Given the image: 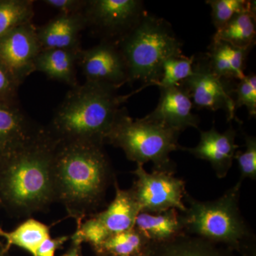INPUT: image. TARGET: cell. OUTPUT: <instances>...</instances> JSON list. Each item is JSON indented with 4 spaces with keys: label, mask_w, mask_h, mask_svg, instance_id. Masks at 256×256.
Segmentation results:
<instances>
[{
    "label": "cell",
    "mask_w": 256,
    "mask_h": 256,
    "mask_svg": "<svg viewBox=\"0 0 256 256\" xmlns=\"http://www.w3.org/2000/svg\"><path fill=\"white\" fill-rule=\"evenodd\" d=\"M54 178L56 202L63 205L76 228L96 213L116 180L104 146L60 141L56 148Z\"/></svg>",
    "instance_id": "obj_1"
},
{
    "label": "cell",
    "mask_w": 256,
    "mask_h": 256,
    "mask_svg": "<svg viewBox=\"0 0 256 256\" xmlns=\"http://www.w3.org/2000/svg\"><path fill=\"white\" fill-rule=\"evenodd\" d=\"M57 144L43 128L28 142L3 156L0 192L18 216L31 218L56 202L54 160Z\"/></svg>",
    "instance_id": "obj_2"
},
{
    "label": "cell",
    "mask_w": 256,
    "mask_h": 256,
    "mask_svg": "<svg viewBox=\"0 0 256 256\" xmlns=\"http://www.w3.org/2000/svg\"><path fill=\"white\" fill-rule=\"evenodd\" d=\"M117 88L86 82L66 95L47 128L60 142L106 144L121 106L132 96H120Z\"/></svg>",
    "instance_id": "obj_3"
},
{
    "label": "cell",
    "mask_w": 256,
    "mask_h": 256,
    "mask_svg": "<svg viewBox=\"0 0 256 256\" xmlns=\"http://www.w3.org/2000/svg\"><path fill=\"white\" fill-rule=\"evenodd\" d=\"M242 182L220 198L201 202L186 194L182 214L185 234L224 246L240 256H256V237L239 207Z\"/></svg>",
    "instance_id": "obj_4"
},
{
    "label": "cell",
    "mask_w": 256,
    "mask_h": 256,
    "mask_svg": "<svg viewBox=\"0 0 256 256\" xmlns=\"http://www.w3.org/2000/svg\"><path fill=\"white\" fill-rule=\"evenodd\" d=\"M117 44L127 65L129 84L140 82L141 89L158 86L164 60L182 54V42L170 23L148 12Z\"/></svg>",
    "instance_id": "obj_5"
},
{
    "label": "cell",
    "mask_w": 256,
    "mask_h": 256,
    "mask_svg": "<svg viewBox=\"0 0 256 256\" xmlns=\"http://www.w3.org/2000/svg\"><path fill=\"white\" fill-rule=\"evenodd\" d=\"M181 132L142 118L132 119L122 108L106 140V144L120 148L126 158L137 164L151 162L153 170L174 173L172 152L180 150Z\"/></svg>",
    "instance_id": "obj_6"
},
{
    "label": "cell",
    "mask_w": 256,
    "mask_h": 256,
    "mask_svg": "<svg viewBox=\"0 0 256 256\" xmlns=\"http://www.w3.org/2000/svg\"><path fill=\"white\" fill-rule=\"evenodd\" d=\"M116 196L105 210L94 214L77 227L70 240L88 244L92 250L114 234L130 230L140 212L136 198L130 190L119 188L117 180L114 182Z\"/></svg>",
    "instance_id": "obj_7"
},
{
    "label": "cell",
    "mask_w": 256,
    "mask_h": 256,
    "mask_svg": "<svg viewBox=\"0 0 256 256\" xmlns=\"http://www.w3.org/2000/svg\"><path fill=\"white\" fill-rule=\"evenodd\" d=\"M132 173L136 180L130 190L140 212L158 214L171 208L186 210L183 201L186 194L185 182L175 178L174 173L158 170L149 173L141 164H137Z\"/></svg>",
    "instance_id": "obj_8"
},
{
    "label": "cell",
    "mask_w": 256,
    "mask_h": 256,
    "mask_svg": "<svg viewBox=\"0 0 256 256\" xmlns=\"http://www.w3.org/2000/svg\"><path fill=\"white\" fill-rule=\"evenodd\" d=\"M146 12L141 0H88L84 14L87 26L100 35L102 41L117 44Z\"/></svg>",
    "instance_id": "obj_9"
},
{
    "label": "cell",
    "mask_w": 256,
    "mask_h": 256,
    "mask_svg": "<svg viewBox=\"0 0 256 256\" xmlns=\"http://www.w3.org/2000/svg\"><path fill=\"white\" fill-rule=\"evenodd\" d=\"M234 80L220 78L208 66L204 54L194 58L193 74L182 85L188 90L194 108L212 111L224 110L227 121L232 122L236 118L234 104Z\"/></svg>",
    "instance_id": "obj_10"
},
{
    "label": "cell",
    "mask_w": 256,
    "mask_h": 256,
    "mask_svg": "<svg viewBox=\"0 0 256 256\" xmlns=\"http://www.w3.org/2000/svg\"><path fill=\"white\" fill-rule=\"evenodd\" d=\"M41 50L36 26L25 24L0 38V64L20 85L35 72V62Z\"/></svg>",
    "instance_id": "obj_11"
},
{
    "label": "cell",
    "mask_w": 256,
    "mask_h": 256,
    "mask_svg": "<svg viewBox=\"0 0 256 256\" xmlns=\"http://www.w3.org/2000/svg\"><path fill=\"white\" fill-rule=\"evenodd\" d=\"M77 64L86 82L107 84L117 88L129 84L126 60L114 42L102 41L92 48H82Z\"/></svg>",
    "instance_id": "obj_12"
},
{
    "label": "cell",
    "mask_w": 256,
    "mask_h": 256,
    "mask_svg": "<svg viewBox=\"0 0 256 256\" xmlns=\"http://www.w3.org/2000/svg\"><path fill=\"white\" fill-rule=\"evenodd\" d=\"M159 88L158 106L144 118L181 133L188 128L198 129L200 118L192 112L193 102L186 89L182 84Z\"/></svg>",
    "instance_id": "obj_13"
},
{
    "label": "cell",
    "mask_w": 256,
    "mask_h": 256,
    "mask_svg": "<svg viewBox=\"0 0 256 256\" xmlns=\"http://www.w3.org/2000/svg\"><path fill=\"white\" fill-rule=\"evenodd\" d=\"M236 130L230 126L224 132L214 127L207 131H200V141L194 148L180 146L182 151L188 152L197 159L206 160L212 165L217 178H226L232 168L239 146L236 143Z\"/></svg>",
    "instance_id": "obj_14"
},
{
    "label": "cell",
    "mask_w": 256,
    "mask_h": 256,
    "mask_svg": "<svg viewBox=\"0 0 256 256\" xmlns=\"http://www.w3.org/2000/svg\"><path fill=\"white\" fill-rule=\"evenodd\" d=\"M42 127L32 122L14 101L0 100V152L8 154L36 136Z\"/></svg>",
    "instance_id": "obj_15"
},
{
    "label": "cell",
    "mask_w": 256,
    "mask_h": 256,
    "mask_svg": "<svg viewBox=\"0 0 256 256\" xmlns=\"http://www.w3.org/2000/svg\"><path fill=\"white\" fill-rule=\"evenodd\" d=\"M86 26L84 12L57 15L46 24L36 28L37 37L42 50H80V33Z\"/></svg>",
    "instance_id": "obj_16"
},
{
    "label": "cell",
    "mask_w": 256,
    "mask_h": 256,
    "mask_svg": "<svg viewBox=\"0 0 256 256\" xmlns=\"http://www.w3.org/2000/svg\"><path fill=\"white\" fill-rule=\"evenodd\" d=\"M250 50L212 38L208 52L204 54L210 68L216 75L236 82L242 80L246 76L244 72Z\"/></svg>",
    "instance_id": "obj_17"
},
{
    "label": "cell",
    "mask_w": 256,
    "mask_h": 256,
    "mask_svg": "<svg viewBox=\"0 0 256 256\" xmlns=\"http://www.w3.org/2000/svg\"><path fill=\"white\" fill-rule=\"evenodd\" d=\"M134 228L156 244L168 242L185 234L182 214L175 208L158 214L140 212Z\"/></svg>",
    "instance_id": "obj_18"
},
{
    "label": "cell",
    "mask_w": 256,
    "mask_h": 256,
    "mask_svg": "<svg viewBox=\"0 0 256 256\" xmlns=\"http://www.w3.org/2000/svg\"><path fill=\"white\" fill-rule=\"evenodd\" d=\"M237 252L195 236L183 234L172 240L152 242L150 256H237Z\"/></svg>",
    "instance_id": "obj_19"
},
{
    "label": "cell",
    "mask_w": 256,
    "mask_h": 256,
    "mask_svg": "<svg viewBox=\"0 0 256 256\" xmlns=\"http://www.w3.org/2000/svg\"><path fill=\"white\" fill-rule=\"evenodd\" d=\"M80 50H42L35 62V72H42L52 80L75 86L78 85L76 76V64Z\"/></svg>",
    "instance_id": "obj_20"
},
{
    "label": "cell",
    "mask_w": 256,
    "mask_h": 256,
    "mask_svg": "<svg viewBox=\"0 0 256 256\" xmlns=\"http://www.w3.org/2000/svg\"><path fill=\"white\" fill-rule=\"evenodd\" d=\"M256 10L234 16L223 28L216 31L212 38L222 40L238 48L252 50L256 44Z\"/></svg>",
    "instance_id": "obj_21"
},
{
    "label": "cell",
    "mask_w": 256,
    "mask_h": 256,
    "mask_svg": "<svg viewBox=\"0 0 256 256\" xmlns=\"http://www.w3.org/2000/svg\"><path fill=\"white\" fill-rule=\"evenodd\" d=\"M0 236L6 240V248L16 246L32 256L46 239L50 238V226L33 218H28L11 232L0 228Z\"/></svg>",
    "instance_id": "obj_22"
},
{
    "label": "cell",
    "mask_w": 256,
    "mask_h": 256,
    "mask_svg": "<svg viewBox=\"0 0 256 256\" xmlns=\"http://www.w3.org/2000/svg\"><path fill=\"white\" fill-rule=\"evenodd\" d=\"M152 242L143 234L133 228L111 236L94 249L96 254L112 256H138L146 254Z\"/></svg>",
    "instance_id": "obj_23"
},
{
    "label": "cell",
    "mask_w": 256,
    "mask_h": 256,
    "mask_svg": "<svg viewBox=\"0 0 256 256\" xmlns=\"http://www.w3.org/2000/svg\"><path fill=\"white\" fill-rule=\"evenodd\" d=\"M32 0H0V38L22 25L32 22Z\"/></svg>",
    "instance_id": "obj_24"
},
{
    "label": "cell",
    "mask_w": 256,
    "mask_h": 256,
    "mask_svg": "<svg viewBox=\"0 0 256 256\" xmlns=\"http://www.w3.org/2000/svg\"><path fill=\"white\" fill-rule=\"evenodd\" d=\"M195 56L188 57L180 54L173 55L164 60L162 67L161 77L158 86H176L191 76Z\"/></svg>",
    "instance_id": "obj_25"
},
{
    "label": "cell",
    "mask_w": 256,
    "mask_h": 256,
    "mask_svg": "<svg viewBox=\"0 0 256 256\" xmlns=\"http://www.w3.org/2000/svg\"><path fill=\"white\" fill-rule=\"evenodd\" d=\"M212 12V24L216 30L223 28L224 25L236 15L244 12L256 10V1L247 0H208Z\"/></svg>",
    "instance_id": "obj_26"
},
{
    "label": "cell",
    "mask_w": 256,
    "mask_h": 256,
    "mask_svg": "<svg viewBox=\"0 0 256 256\" xmlns=\"http://www.w3.org/2000/svg\"><path fill=\"white\" fill-rule=\"evenodd\" d=\"M234 104L236 110L246 107L250 118L256 116V76L252 73L236 84L234 89Z\"/></svg>",
    "instance_id": "obj_27"
},
{
    "label": "cell",
    "mask_w": 256,
    "mask_h": 256,
    "mask_svg": "<svg viewBox=\"0 0 256 256\" xmlns=\"http://www.w3.org/2000/svg\"><path fill=\"white\" fill-rule=\"evenodd\" d=\"M245 151H236L234 159L238 162L240 178L239 181L249 178L256 180V138L255 136L244 134Z\"/></svg>",
    "instance_id": "obj_28"
},
{
    "label": "cell",
    "mask_w": 256,
    "mask_h": 256,
    "mask_svg": "<svg viewBox=\"0 0 256 256\" xmlns=\"http://www.w3.org/2000/svg\"><path fill=\"white\" fill-rule=\"evenodd\" d=\"M20 84L0 64V100L14 101Z\"/></svg>",
    "instance_id": "obj_29"
},
{
    "label": "cell",
    "mask_w": 256,
    "mask_h": 256,
    "mask_svg": "<svg viewBox=\"0 0 256 256\" xmlns=\"http://www.w3.org/2000/svg\"><path fill=\"white\" fill-rule=\"evenodd\" d=\"M43 2L58 10L60 14H75L84 12L86 0H44Z\"/></svg>",
    "instance_id": "obj_30"
},
{
    "label": "cell",
    "mask_w": 256,
    "mask_h": 256,
    "mask_svg": "<svg viewBox=\"0 0 256 256\" xmlns=\"http://www.w3.org/2000/svg\"><path fill=\"white\" fill-rule=\"evenodd\" d=\"M69 240V236H62L56 238L50 237L40 245L34 256H55L56 250L63 248L64 244Z\"/></svg>",
    "instance_id": "obj_31"
},
{
    "label": "cell",
    "mask_w": 256,
    "mask_h": 256,
    "mask_svg": "<svg viewBox=\"0 0 256 256\" xmlns=\"http://www.w3.org/2000/svg\"><path fill=\"white\" fill-rule=\"evenodd\" d=\"M62 256H82V244L70 240V246L68 250Z\"/></svg>",
    "instance_id": "obj_32"
},
{
    "label": "cell",
    "mask_w": 256,
    "mask_h": 256,
    "mask_svg": "<svg viewBox=\"0 0 256 256\" xmlns=\"http://www.w3.org/2000/svg\"><path fill=\"white\" fill-rule=\"evenodd\" d=\"M8 252H9V250L6 248V246H3L0 244V256H10Z\"/></svg>",
    "instance_id": "obj_33"
},
{
    "label": "cell",
    "mask_w": 256,
    "mask_h": 256,
    "mask_svg": "<svg viewBox=\"0 0 256 256\" xmlns=\"http://www.w3.org/2000/svg\"><path fill=\"white\" fill-rule=\"evenodd\" d=\"M96 256H112L109 255H104V254H96ZM138 256H150V250H149L146 254H143V255Z\"/></svg>",
    "instance_id": "obj_34"
},
{
    "label": "cell",
    "mask_w": 256,
    "mask_h": 256,
    "mask_svg": "<svg viewBox=\"0 0 256 256\" xmlns=\"http://www.w3.org/2000/svg\"><path fill=\"white\" fill-rule=\"evenodd\" d=\"M3 156H4V154H2V153L0 152V163H1L2 159Z\"/></svg>",
    "instance_id": "obj_35"
}]
</instances>
